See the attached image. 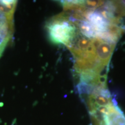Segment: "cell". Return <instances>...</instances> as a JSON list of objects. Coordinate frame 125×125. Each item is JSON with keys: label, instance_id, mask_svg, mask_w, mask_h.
<instances>
[{"label": "cell", "instance_id": "4", "mask_svg": "<svg viewBox=\"0 0 125 125\" xmlns=\"http://www.w3.org/2000/svg\"><path fill=\"white\" fill-rule=\"evenodd\" d=\"M14 28L0 27V57L13 37Z\"/></svg>", "mask_w": 125, "mask_h": 125}, {"label": "cell", "instance_id": "2", "mask_svg": "<svg viewBox=\"0 0 125 125\" xmlns=\"http://www.w3.org/2000/svg\"><path fill=\"white\" fill-rule=\"evenodd\" d=\"M94 125H125V115L122 111L112 102L107 106L101 121H94Z\"/></svg>", "mask_w": 125, "mask_h": 125}, {"label": "cell", "instance_id": "1", "mask_svg": "<svg viewBox=\"0 0 125 125\" xmlns=\"http://www.w3.org/2000/svg\"><path fill=\"white\" fill-rule=\"evenodd\" d=\"M46 27L49 39L56 44L68 46L75 37L76 25L65 13L52 18L47 23Z\"/></svg>", "mask_w": 125, "mask_h": 125}, {"label": "cell", "instance_id": "3", "mask_svg": "<svg viewBox=\"0 0 125 125\" xmlns=\"http://www.w3.org/2000/svg\"><path fill=\"white\" fill-rule=\"evenodd\" d=\"M17 1H0V27H14Z\"/></svg>", "mask_w": 125, "mask_h": 125}]
</instances>
